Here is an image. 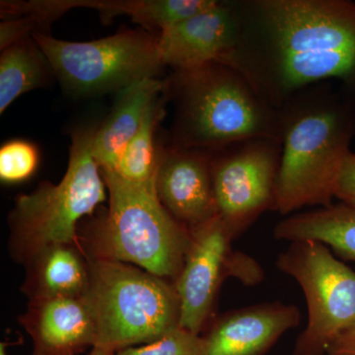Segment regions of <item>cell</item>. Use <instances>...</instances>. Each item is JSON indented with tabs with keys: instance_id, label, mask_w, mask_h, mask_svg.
<instances>
[{
	"instance_id": "d4e9b609",
	"label": "cell",
	"mask_w": 355,
	"mask_h": 355,
	"mask_svg": "<svg viewBox=\"0 0 355 355\" xmlns=\"http://www.w3.org/2000/svg\"><path fill=\"white\" fill-rule=\"evenodd\" d=\"M89 355H116V352L104 347H94Z\"/></svg>"
},
{
	"instance_id": "5b68a950",
	"label": "cell",
	"mask_w": 355,
	"mask_h": 355,
	"mask_svg": "<svg viewBox=\"0 0 355 355\" xmlns=\"http://www.w3.org/2000/svg\"><path fill=\"white\" fill-rule=\"evenodd\" d=\"M96 128L72 132L69 162L58 184L43 182L28 195L18 196L9 214V250L18 263L44 247L79 243L78 224L107 200V187L92 153Z\"/></svg>"
},
{
	"instance_id": "6da1fadb",
	"label": "cell",
	"mask_w": 355,
	"mask_h": 355,
	"mask_svg": "<svg viewBox=\"0 0 355 355\" xmlns=\"http://www.w3.org/2000/svg\"><path fill=\"white\" fill-rule=\"evenodd\" d=\"M232 67L279 109L303 89L340 84L355 96L354 0L234 1Z\"/></svg>"
},
{
	"instance_id": "52a82bcc",
	"label": "cell",
	"mask_w": 355,
	"mask_h": 355,
	"mask_svg": "<svg viewBox=\"0 0 355 355\" xmlns=\"http://www.w3.org/2000/svg\"><path fill=\"white\" fill-rule=\"evenodd\" d=\"M62 87L77 96L99 95L147 78L164 69L158 35L148 30H125L96 41L69 42L34 32Z\"/></svg>"
},
{
	"instance_id": "7c38bea8",
	"label": "cell",
	"mask_w": 355,
	"mask_h": 355,
	"mask_svg": "<svg viewBox=\"0 0 355 355\" xmlns=\"http://www.w3.org/2000/svg\"><path fill=\"white\" fill-rule=\"evenodd\" d=\"M155 188L166 210L190 230L217 216L210 150H162Z\"/></svg>"
},
{
	"instance_id": "8992f818",
	"label": "cell",
	"mask_w": 355,
	"mask_h": 355,
	"mask_svg": "<svg viewBox=\"0 0 355 355\" xmlns=\"http://www.w3.org/2000/svg\"><path fill=\"white\" fill-rule=\"evenodd\" d=\"M89 263L85 297L97 328L95 347L116 352L179 328L181 304L174 282L121 261Z\"/></svg>"
},
{
	"instance_id": "44dd1931",
	"label": "cell",
	"mask_w": 355,
	"mask_h": 355,
	"mask_svg": "<svg viewBox=\"0 0 355 355\" xmlns=\"http://www.w3.org/2000/svg\"><path fill=\"white\" fill-rule=\"evenodd\" d=\"M40 154L32 142L25 139L7 141L0 148V179L3 183L27 181L38 169Z\"/></svg>"
},
{
	"instance_id": "8fae6325",
	"label": "cell",
	"mask_w": 355,
	"mask_h": 355,
	"mask_svg": "<svg viewBox=\"0 0 355 355\" xmlns=\"http://www.w3.org/2000/svg\"><path fill=\"white\" fill-rule=\"evenodd\" d=\"M239 37L234 1H216L207 10L158 34L161 60L174 70L209 64L232 67Z\"/></svg>"
},
{
	"instance_id": "603a6c76",
	"label": "cell",
	"mask_w": 355,
	"mask_h": 355,
	"mask_svg": "<svg viewBox=\"0 0 355 355\" xmlns=\"http://www.w3.org/2000/svg\"><path fill=\"white\" fill-rule=\"evenodd\" d=\"M335 198H338L340 203L355 209V153L352 151L347 154L338 175Z\"/></svg>"
},
{
	"instance_id": "cb8c5ba5",
	"label": "cell",
	"mask_w": 355,
	"mask_h": 355,
	"mask_svg": "<svg viewBox=\"0 0 355 355\" xmlns=\"http://www.w3.org/2000/svg\"><path fill=\"white\" fill-rule=\"evenodd\" d=\"M326 355H355V322L336 336Z\"/></svg>"
},
{
	"instance_id": "e0dca14e",
	"label": "cell",
	"mask_w": 355,
	"mask_h": 355,
	"mask_svg": "<svg viewBox=\"0 0 355 355\" xmlns=\"http://www.w3.org/2000/svg\"><path fill=\"white\" fill-rule=\"evenodd\" d=\"M273 236L288 242H321L342 260L355 261V209L340 202L296 214L277 223Z\"/></svg>"
},
{
	"instance_id": "9a60e30c",
	"label": "cell",
	"mask_w": 355,
	"mask_h": 355,
	"mask_svg": "<svg viewBox=\"0 0 355 355\" xmlns=\"http://www.w3.org/2000/svg\"><path fill=\"white\" fill-rule=\"evenodd\" d=\"M21 291L32 300L83 298L90 286V263L80 243L44 247L25 263Z\"/></svg>"
},
{
	"instance_id": "30bf717a",
	"label": "cell",
	"mask_w": 355,
	"mask_h": 355,
	"mask_svg": "<svg viewBox=\"0 0 355 355\" xmlns=\"http://www.w3.org/2000/svg\"><path fill=\"white\" fill-rule=\"evenodd\" d=\"M211 151L217 216L233 239L277 207L282 140L253 139Z\"/></svg>"
},
{
	"instance_id": "277c9868",
	"label": "cell",
	"mask_w": 355,
	"mask_h": 355,
	"mask_svg": "<svg viewBox=\"0 0 355 355\" xmlns=\"http://www.w3.org/2000/svg\"><path fill=\"white\" fill-rule=\"evenodd\" d=\"M101 173L109 207L78 236L86 256L130 263L174 282L191 244L190 229L163 207L155 184L130 183L114 172Z\"/></svg>"
},
{
	"instance_id": "9c48e42d",
	"label": "cell",
	"mask_w": 355,
	"mask_h": 355,
	"mask_svg": "<svg viewBox=\"0 0 355 355\" xmlns=\"http://www.w3.org/2000/svg\"><path fill=\"white\" fill-rule=\"evenodd\" d=\"M191 244L181 272L174 282L181 304L180 327L202 336L216 319L222 284L235 277L247 286L265 279L260 263L236 251L234 241L218 216L191 229Z\"/></svg>"
},
{
	"instance_id": "2e32d148",
	"label": "cell",
	"mask_w": 355,
	"mask_h": 355,
	"mask_svg": "<svg viewBox=\"0 0 355 355\" xmlns=\"http://www.w3.org/2000/svg\"><path fill=\"white\" fill-rule=\"evenodd\" d=\"M166 91V81L147 78L123 89L109 116L96 128L92 153L100 169L112 171L118 167L123 151L139 132L147 111Z\"/></svg>"
},
{
	"instance_id": "3957f363",
	"label": "cell",
	"mask_w": 355,
	"mask_h": 355,
	"mask_svg": "<svg viewBox=\"0 0 355 355\" xmlns=\"http://www.w3.org/2000/svg\"><path fill=\"white\" fill-rule=\"evenodd\" d=\"M166 91L175 103V148L216 150L247 139L282 140L279 110L230 65L174 70Z\"/></svg>"
},
{
	"instance_id": "ba28073f",
	"label": "cell",
	"mask_w": 355,
	"mask_h": 355,
	"mask_svg": "<svg viewBox=\"0 0 355 355\" xmlns=\"http://www.w3.org/2000/svg\"><path fill=\"white\" fill-rule=\"evenodd\" d=\"M277 266L304 293L308 323L294 355H326L331 342L355 322V272L333 251L314 240L291 242Z\"/></svg>"
},
{
	"instance_id": "7402d4cb",
	"label": "cell",
	"mask_w": 355,
	"mask_h": 355,
	"mask_svg": "<svg viewBox=\"0 0 355 355\" xmlns=\"http://www.w3.org/2000/svg\"><path fill=\"white\" fill-rule=\"evenodd\" d=\"M116 355H207L202 336L181 327L170 331L153 343L128 347Z\"/></svg>"
},
{
	"instance_id": "4fadbf2b",
	"label": "cell",
	"mask_w": 355,
	"mask_h": 355,
	"mask_svg": "<svg viewBox=\"0 0 355 355\" xmlns=\"http://www.w3.org/2000/svg\"><path fill=\"white\" fill-rule=\"evenodd\" d=\"M297 306L260 303L216 318L202 336L207 355H266L286 331L300 324Z\"/></svg>"
},
{
	"instance_id": "d6986e66",
	"label": "cell",
	"mask_w": 355,
	"mask_h": 355,
	"mask_svg": "<svg viewBox=\"0 0 355 355\" xmlns=\"http://www.w3.org/2000/svg\"><path fill=\"white\" fill-rule=\"evenodd\" d=\"M53 74L44 51L32 35L1 51L0 57V113L18 97L43 87Z\"/></svg>"
},
{
	"instance_id": "484cf974",
	"label": "cell",
	"mask_w": 355,
	"mask_h": 355,
	"mask_svg": "<svg viewBox=\"0 0 355 355\" xmlns=\"http://www.w3.org/2000/svg\"><path fill=\"white\" fill-rule=\"evenodd\" d=\"M6 345V343H1V345H0V355H7Z\"/></svg>"
},
{
	"instance_id": "ac0fdd59",
	"label": "cell",
	"mask_w": 355,
	"mask_h": 355,
	"mask_svg": "<svg viewBox=\"0 0 355 355\" xmlns=\"http://www.w3.org/2000/svg\"><path fill=\"white\" fill-rule=\"evenodd\" d=\"M216 0H60L57 1L62 13L76 7L97 10L103 20L110 21L119 15L130 17L148 31L159 33L207 10L216 4Z\"/></svg>"
},
{
	"instance_id": "ffe728a7",
	"label": "cell",
	"mask_w": 355,
	"mask_h": 355,
	"mask_svg": "<svg viewBox=\"0 0 355 355\" xmlns=\"http://www.w3.org/2000/svg\"><path fill=\"white\" fill-rule=\"evenodd\" d=\"M162 98H159L147 111L139 132L123 151L114 173L133 184H155L162 149L156 147L155 135L164 116ZM112 172V171H110Z\"/></svg>"
},
{
	"instance_id": "5bb4252c",
	"label": "cell",
	"mask_w": 355,
	"mask_h": 355,
	"mask_svg": "<svg viewBox=\"0 0 355 355\" xmlns=\"http://www.w3.org/2000/svg\"><path fill=\"white\" fill-rule=\"evenodd\" d=\"M19 323L34 343L32 355H76L97 342L95 319L86 297L29 301Z\"/></svg>"
},
{
	"instance_id": "7a4b0ae2",
	"label": "cell",
	"mask_w": 355,
	"mask_h": 355,
	"mask_svg": "<svg viewBox=\"0 0 355 355\" xmlns=\"http://www.w3.org/2000/svg\"><path fill=\"white\" fill-rule=\"evenodd\" d=\"M282 153L275 211L330 207L355 135V96L340 84L311 86L279 108Z\"/></svg>"
}]
</instances>
